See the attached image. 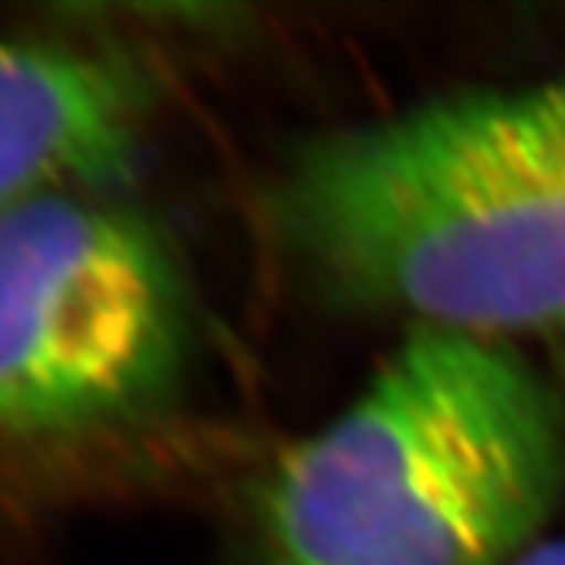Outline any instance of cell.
I'll return each instance as SVG.
<instances>
[{"instance_id":"cell-1","label":"cell","mask_w":565,"mask_h":565,"mask_svg":"<svg viewBox=\"0 0 565 565\" xmlns=\"http://www.w3.org/2000/svg\"><path fill=\"white\" fill-rule=\"evenodd\" d=\"M270 211L337 302L493 343L565 337V73L315 141Z\"/></svg>"},{"instance_id":"cell-2","label":"cell","mask_w":565,"mask_h":565,"mask_svg":"<svg viewBox=\"0 0 565 565\" xmlns=\"http://www.w3.org/2000/svg\"><path fill=\"white\" fill-rule=\"evenodd\" d=\"M565 487V412L503 343L418 327L252 497V565H512Z\"/></svg>"},{"instance_id":"cell-3","label":"cell","mask_w":565,"mask_h":565,"mask_svg":"<svg viewBox=\"0 0 565 565\" xmlns=\"http://www.w3.org/2000/svg\"><path fill=\"white\" fill-rule=\"evenodd\" d=\"M185 345L180 280L148 223L98 192L0 214V437H63L161 403Z\"/></svg>"},{"instance_id":"cell-4","label":"cell","mask_w":565,"mask_h":565,"mask_svg":"<svg viewBox=\"0 0 565 565\" xmlns=\"http://www.w3.org/2000/svg\"><path fill=\"white\" fill-rule=\"evenodd\" d=\"M148 85L132 63L54 35H0V214L107 192L139 158Z\"/></svg>"},{"instance_id":"cell-5","label":"cell","mask_w":565,"mask_h":565,"mask_svg":"<svg viewBox=\"0 0 565 565\" xmlns=\"http://www.w3.org/2000/svg\"><path fill=\"white\" fill-rule=\"evenodd\" d=\"M512 565H565V541L531 546Z\"/></svg>"}]
</instances>
